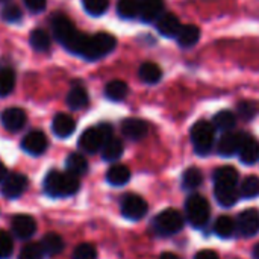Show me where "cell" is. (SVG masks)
Here are the masks:
<instances>
[{
    "mask_svg": "<svg viewBox=\"0 0 259 259\" xmlns=\"http://www.w3.org/2000/svg\"><path fill=\"white\" fill-rule=\"evenodd\" d=\"M52 30L55 38L70 52L76 53V55H82L83 47L87 44L88 35L79 32L74 24L71 23V20L68 17H65L64 14H56L52 18Z\"/></svg>",
    "mask_w": 259,
    "mask_h": 259,
    "instance_id": "obj_1",
    "label": "cell"
},
{
    "mask_svg": "<svg viewBox=\"0 0 259 259\" xmlns=\"http://www.w3.org/2000/svg\"><path fill=\"white\" fill-rule=\"evenodd\" d=\"M80 182L79 176L70 173V171H58L52 170L47 173L44 179V190L52 197H68L79 191Z\"/></svg>",
    "mask_w": 259,
    "mask_h": 259,
    "instance_id": "obj_2",
    "label": "cell"
},
{
    "mask_svg": "<svg viewBox=\"0 0 259 259\" xmlns=\"http://www.w3.org/2000/svg\"><path fill=\"white\" fill-rule=\"evenodd\" d=\"M117 46V39L106 32H99L93 36L88 35L82 58L88 59V61H97L103 56H106L108 53H111Z\"/></svg>",
    "mask_w": 259,
    "mask_h": 259,
    "instance_id": "obj_3",
    "label": "cell"
},
{
    "mask_svg": "<svg viewBox=\"0 0 259 259\" xmlns=\"http://www.w3.org/2000/svg\"><path fill=\"white\" fill-rule=\"evenodd\" d=\"M112 137V127L108 123L87 129L79 138V147L87 153H96L102 150L103 144Z\"/></svg>",
    "mask_w": 259,
    "mask_h": 259,
    "instance_id": "obj_4",
    "label": "cell"
},
{
    "mask_svg": "<svg viewBox=\"0 0 259 259\" xmlns=\"http://www.w3.org/2000/svg\"><path fill=\"white\" fill-rule=\"evenodd\" d=\"M185 214H187L188 223L193 228H196V229L203 228L208 223L209 214H211V208H209L208 200L200 194L190 196L185 202Z\"/></svg>",
    "mask_w": 259,
    "mask_h": 259,
    "instance_id": "obj_5",
    "label": "cell"
},
{
    "mask_svg": "<svg viewBox=\"0 0 259 259\" xmlns=\"http://www.w3.org/2000/svg\"><path fill=\"white\" fill-rule=\"evenodd\" d=\"M215 138V127L209 121H197L191 127V141L194 146V150L199 155H208L214 146Z\"/></svg>",
    "mask_w": 259,
    "mask_h": 259,
    "instance_id": "obj_6",
    "label": "cell"
},
{
    "mask_svg": "<svg viewBox=\"0 0 259 259\" xmlns=\"http://www.w3.org/2000/svg\"><path fill=\"white\" fill-rule=\"evenodd\" d=\"M185 225L184 215L176 211V209H164L162 212H159L155 219H153V228L159 235H175L179 231H182Z\"/></svg>",
    "mask_w": 259,
    "mask_h": 259,
    "instance_id": "obj_7",
    "label": "cell"
},
{
    "mask_svg": "<svg viewBox=\"0 0 259 259\" xmlns=\"http://www.w3.org/2000/svg\"><path fill=\"white\" fill-rule=\"evenodd\" d=\"M121 212L127 220H141L147 214V203L137 194H127L121 200Z\"/></svg>",
    "mask_w": 259,
    "mask_h": 259,
    "instance_id": "obj_8",
    "label": "cell"
},
{
    "mask_svg": "<svg viewBox=\"0 0 259 259\" xmlns=\"http://www.w3.org/2000/svg\"><path fill=\"white\" fill-rule=\"evenodd\" d=\"M237 231L243 237H255L259 232V211L255 208L243 211L237 219Z\"/></svg>",
    "mask_w": 259,
    "mask_h": 259,
    "instance_id": "obj_9",
    "label": "cell"
},
{
    "mask_svg": "<svg viewBox=\"0 0 259 259\" xmlns=\"http://www.w3.org/2000/svg\"><path fill=\"white\" fill-rule=\"evenodd\" d=\"M29 185V181L24 175L11 173L2 182V194L6 199H17L20 197Z\"/></svg>",
    "mask_w": 259,
    "mask_h": 259,
    "instance_id": "obj_10",
    "label": "cell"
},
{
    "mask_svg": "<svg viewBox=\"0 0 259 259\" xmlns=\"http://www.w3.org/2000/svg\"><path fill=\"white\" fill-rule=\"evenodd\" d=\"M246 137L247 135L243 132H226L219 141V153L223 156H234L240 152Z\"/></svg>",
    "mask_w": 259,
    "mask_h": 259,
    "instance_id": "obj_11",
    "label": "cell"
},
{
    "mask_svg": "<svg viewBox=\"0 0 259 259\" xmlns=\"http://www.w3.org/2000/svg\"><path fill=\"white\" fill-rule=\"evenodd\" d=\"M0 120H2V124L6 131L18 132L20 129L24 127L27 115L21 108H8L2 112Z\"/></svg>",
    "mask_w": 259,
    "mask_h": 259,
    "instance_id": "obj_12",
    "label": "cell"
},
{
    "mask_svg": "<svg viewBox=\"0 0 259 259\" xmlns=\"http://www.w3.org/2000/svg\"><path fill=\"white\" fill-rule=\"evenodd\" d=\"M47 144H49V143H47V138H46V135H44L41 131H32V132H29V134L23 138V141H21V149H23L26 153L36 156V155H41V153L46 152Z\"/></svg>",
    "mask_w": 259,
    "mask_h": 259,
    "instance_id": "obj_13",
    "label": "cell"
},
{
    "mask_svg": "<svg viewBox=\"0 0 259 259\" xmlns=\"http://www.w3.org/2000/svg\"><path fill=\"white\" fill-rule=\"evenodd\" d=\"M11 226H12V232L17 238L20 240H27L30 238L35 231H36V223L35 220L30 217V215H15L11 222Z\"/></svg>",
    "mask_w": 259,
    "mask_h": 259,
    "instance_id": "obj_14",
    "label": "cell"
},
{
    "mask_svg": "<svg viewBox=\"0 0 259 259\" xmlns=\"http://www.w3.org/2000/svg\"><path fill=\"white\" fill-rule=\"evenodd\" d=\"M182 24L181 20L175 15V14H161L156 20V29L161 35L167 36V38H176L179 30H181Z\"/></svg>",
    "mask_w": 259,
    "mask_h": 259,
    "instance_id": "obj_15",
    "label": "cell"
},
{
    "mask_svg": "<svg viewBox=\"0 0 259 259\" xmlns=\"http://www.w3.org/2000/svg\"><path fill=\"white\" fill-rule=\"evenodd\" d=\"M121 132L126 138L132 140V141H138L143 140L147 132H149V126L144 120L140 118H126L121 123Z\"/></svg>",
    "mask_w": 259,
    "mask_h": 259,
    "instance_id": "obj_16",
    "label": "cell"
},
{
    "mask_svg": "<svg viewBox=\"0 0 259 259\" xmlns=\"http://www.w3.org/2000/svg\"><path fill=\"white\" fill-rule=\"evenodd\" d=\"M137 2H138V9H140V17L143 21L150 23L153 20H158L164 8L162 0H137Z\"/></svg>",
    "mask_w": 259,
    "mask_h": 259,
    "instance_id": "obj_17",
    "label": "cell"
},
{
    "mask_svg": "<svg viewBox=\"0 0 259 259\" xmlns=\"http://www.w3.org/2000/svg\"><path fill=\"white\" fill-rule=\"evenodd\" d=\"M215 190V199L222 206H234L238 199H240V190L237 188V185H214Z\"/></svg>",
    "mask_w": 259,
    "mask_h": 259,
    "instance_id": "obj_18",
    "label": "cell"
},
{
    "mask_svg": "<svg viewBox=\"0 0 259 259\" xmlns=\"http://www.w3.org/2000/svg\"><path fill=\"white\" fill-rule=\"evenodd\" d=\"M52 129H53L56 137L67 138L74 132L76 121L67 114H56L55 118H53V123H52Z\"/></svg>",
    "mask_w": 259,
    "mask_h": 259,
    "instance_id": "obj_19",
    "label": "cell"
},
{
    "mask_svg": "<svg viewBox=\"0 0 259 259\" xmlns=\"http://www.w3.org/2000/svg\"><path fill=\"white\" fill-rule=\"evenodd\" d=\"M238 155H240V159L244 164H247V165H252V164L258 162L259 143L255 138H252V137L247 135L246 140H244V143H243V146H241V149H240V152H238Z\"/></svg>",
    "mask_w": 259,
    "mask_h": 259,
    "instance_id": "obj_20",
    "label": "cell"
},
{
    "mask_svg": "<svg viewBox=\"0 0 259 259\" xmlns=\"http://www.w3.org/2000/svg\"><path fill=\"white\" fill-rule=\"evenodd\" d=\"M176 39H178L179 46H182L185 49L193 47L200 39V29L194 24H185L181 27Z\"/></svg>",
    "mask_w": 259,
    "mask_h": 259,
    "instance_id": "obj_21",
    "label": "cell"
},
{
    "mask_svg": "<svg viewBox=\"0 0 259 259\" xmlns=\"http://www.w3.org/2000/svg\"><path fill=\"white\" fill-rule=\"evenodd\" d=\"M138 76L144 83L153 85V83H158L161 80L162 70L155 62H144V64H141V67L138 70Z\"/></svg>",
    "mask_w": 259,
    "mask_h": 259,
    "instance_id": "obj_22",
    "label": "cell"
},
{
    "mask_svg": "<svg viewBox=\"0 0 259 259\" xmlns=\"http://www.w3.org/2000/svg\"><path fill=\"white\" fill-rule=\"evenodd\" d=\"M129 179H131V170L126 165H121V164L112 165L106 173V181L114 187L126 185L129 182Z\"/></svg>",
    "mask_w": 259,
    "mask_h": 259,
    "instance_id": "obj_23",
    "label": "cell"
},
{
    "mask_svg": "<svg viewBox=\"0 0 259 259\" xmlns=\"http://www.w3.org/2000/svg\"><path fill=\"white\" fill-rule=\"evenodd\" d=\"M39 244H41L44 253L49 255V256H55V255L61 253L62 249H64V240H62V237L58 235V234H55V232L46 234L44 238H42V241Z\"/></svg>",
    "mask_w": 259,
    "mask_h": 259,
    "instance_id": "obj_24",
    "label": "cell"
},
{
    "mask_svg": "<svg viewBox=\"0 0 259 259\" xmlns=\"http://www.w3.org/2000/svg\"><path fill=\"white\" fill-rule=\"evenodd\" d=\"M127 93H129L127 83L123 82V80H118V79L108 82L106 87H105V96H106L109 100H114V102L123 100V99L127 96Z\"/></svg>",
    "mask_w": 259,
    "mask_h": 259,
    "instance_id": "obj_25",
    "label": "cell"
},
{
    "mask_svg": "<svg viewBox=\"0 0 259 259\" xmlns=\"http://www.w3.org/2000/svg\"><path fill=\"white\" fill-rule=\"evenodd\" d=\"M67 105L71 109H82L88 105V93L83 87H73L67 94Z\"/></svg>",
    "mask_w": 259,
    "mask_h": 259,
    "instance_id": "obj_26",
    "label": "cell"
},
{
    "mask_svg": "<svg viewBox=\"0 0 259 259\" xmlns=\"http://www.w3.org/2000/svg\"><path fill=\"white\" fill-rule=\"evenodd\" d=\"M123 155V143L118 138L111 137L102 147V156L105 161H117Z\"/></svg>",
    "mask_w": 259,
    "mask_h": 259,
    "instance_id": "obj_27",
    "label": "cell"
},
{
    "mask_svg": "<svg viewBox=\"0 0 259 259\" xmlns=\"http://www.w3.org/2000/svg\"><path fill=\"white\" fill-rule=\"evenodd\" d=\"M238 171L234 167H220L214 171V185H237Z\"/></svg>",
    "mask_w": 259,
    "mask_h": 259,
    "instance_id": "obj_28",
    "label": "cell"
},
{
    "mask_svg": "<svg viewBox=\"0 0 259 259\" xmlns=\"http://www.w3.org/2000/svg\"><path fill=\"white\" fill-rule=\"evenodd\" d=\"M212 124H214V127H217L220 131L231 132L237 124V117L232 111H220L214 115Z\"/></svg>",
    "mask_w": 259,
    "mask_h": 259,
    "instance_id": "obj_29",
    "label": "cell"
},
{
    "mask_svg": "<svg viewBox=\"0 0 259 259\" xmlns=\"http://www.w3.org/2000/svg\"><path fill=\"white\" fill-rule=\"evenodd\" d=\"M29 44L33 50L36 52H46L50 47V36L46 30L42 29H35L30 32L29 36Z\"/></svg>",
    "mask_w": 259,
    "mask_h": 259,
    "instance_id": "obj_30",
    "label": "cell"
},
{
    "mask_svg": "<svg viewBox=\"0 0 259 259\" xmlns=\"http://www.w3.org/2000/svg\"><path fill=\"white\" fill-rule=\"evenodd\" d=\"M65 165H67V171H70L76 176H80V175L87 173V170H88V162L83 158V155H80V153L68 155Z\"/></svg>",
    "mask_w": 259,
    "mask_h": 259,
    "instance_id": "obj_31",
    "label": "cell"
},
{
    "mask_svg": "<svg viewBox=\"0 0 259 259\" xmlns=\"http://www.w3.org/2000/svg\"><path fill=\"white\" fill-rule=\"evenodd\" d=\"M237 229V225L235 222L231 219V217H226V215H222L215 220V225H214V232L220 237V238H229L234 235Z\"/></svg>",
    "mask_w": 259,
    "mask_h": 259,
    "instance_id": "obj_32",
    "label": "cell"
},
{
    "mask_svg": "<svg viewBox=\"0 0 259 259\" xmlns=\"http://www.w3.org/2000/svg\"><path fill=\"white\" fill-rule=\"evenodd\" d=\"M15 85V73L11 68L0 70V97H6L12 93Z\"/></svg>",
    "mask_w": 259,
    "mask_h": 259,
    "instance_id": "obj_33",
    "label": "cell"
},
{
    "mask_svg": "<svg viewBox=\"0 0 259 259\" xmlns=\"http://www.w3.org/2000/svg\"><path fill=\"white\" fill-rule=\"evenodd\" d=\"M202 182H203V175H202V171H200L199 168H196V167L188 168V170L184 173V176H182V185H184V188H187V190H194V188L200 187Z\"/></svg>",
    "mask_w": 259,
    "mask_h": 259,
    "instance_id": "obj_34",
    "label": "cell"
},
{
    "mask_svg": "<svg viewBox=\"0 0 259 259\" xmlns=\"http://www.w3.org/2000/svg\"><path fill=\"white\" fill-rule=\"evenodd\" d=\"M240 196L246 199H253L259 196V178L258 176H247L241 187H240Z\"/></svg>",
    "mask_w": 259,
    "mask_h": 259,
    "instance_id": "obj_35",
    "label": "cell"
},
{
    "mask_svg": "<svg viewBox=\"0 0 259 259\" xmlns=\"http://www.w3.org/2000/svg\"><path fill=\"white\" fill-rule=\"evenodd\" d=\"M117 12L121 18H135L140 15L138 2L137 0H118Z\"/></svg>",
    "mask_w": 259,
    "mask_h": 259,
    "instance_id": "obj_36",
    "label": "cell"
},
{
    "mask_svg": "<svg viewBox=\"0 0 259 259\" xmlns=\"http://www.w3.org/2000/svg\"><path fill=\"white\" fill-rule=\"evenodd\" d=\"M82 3L90 15H102L109 6V0H82Z\"/></svg>",
    "mask_w": 259,
    "mask_h": 259,
    "instance_id": "obj_37",
    "label": "cell"
},
{
    "mask_svg": "<svg viewBox=\"0 0 259 259\" xmlns=\"http://www.w3.org/2000/svg\"><path fill=\"white\" fill-rule=\"evenodd\" d=\"M44 250L41 247V244H36V243H30V244H26L20 255L18 259H42L44 258Z\"/></svg>",
    "mask_w": 259,
    "mask_h": 259,
    "instance_id": "obj_38",
    "label": "cell"
},
{
    "mask_svg": "<svg viewBox=\"0 0 259 259\" xmlns=\"http://www.w3.org/2000/svg\"><path fill=\"white\" fill-rule=\"evenodd\" d=\"M73 259H97V250L93 244L82 243L74 249Z\"/></svg>",
    "mask_w": 259,
    "mask_h": 259,
    "instance_id": "obj_39",
    "label": "cell"
},
{
    "mask_svg": "<svg viewBox=\"0 0 259 259\" xmlns=\"http://www.w3.org/2000/svg\"><path fill=\"white\" fill-rule=\"evenodd\" d=\"M12 238L8 232L0 229V259H8L12 255Z\"/></svg>",
    "mask_w": 259,
    "mask_h": 259,
    "instance_id": "obj_40",
    "label": "cell"
},
{
    "mask_svg": "<svg viewBox=\"0 0 259 259\" xmlns=\"http://www.w3.org/2000/svg\"><path fill=\"white\" fill-rule=\"evenodd\" d=\"M2 18L8 23H15L21 18V9L17 5L9 3L2 9Z\"/></svg>",
    "mask_w": 259,
    "mask_h": 259,
    "instance_id": "obj_41",
    "label": "cell"
},
{
    "mask_svg": "<svg viewBox=\"0 0 259 259\" xmlns=\"http://www.w3.org/2000/svg\"><path fill=\"white\" fill-rule=\"evenodd\" d=\"M237 111H238V115L244 120H250L255 117L256 114V106L252 103V102H241L238 103L237 106Z\"/></svg>",
    "mask_w": 259,
    "mask_h": 259,
    "instance_id": "obj_42",
    "label": "cell"
},
{
    "mask_svg": "<svg viewBox=\"0 0 259 259\" xmlns=\"http://www.w3.org/2000/svg\"><path fill=\"white\" fill-rule=\"evenodd\" d=\"M24 5L32 12H41V11H44L47 0H24Z\"/></svg>",
    "mask_w": 259,
    "mask_h": 259,
    "instance_id": "obj_43",
    "label": "cell"
},
{
    "mask_svg": "<svg viewBox=\"0 0 259 259\" xmlns=\"http://www.w3.org/2000/svg\"><path fill=\"white\" fill-rule=\"evenodd\" d=\"M194 259H220L214 250H200L196 253Z\"/></svg>",
    "mask_w": 259,
    "mask_h": 259,
    "instance_id": "obj_44",
    "label": "cell"
},
{
    "mask_svg": "<svg viewBox=\"0 0 259 259\" xmlns=\"http://www.w3.org/2000/svg\"><path fill=\"white\" fill-rule=\"evenodd\" d=\"M6 176H8V170H6V167L3 165V162H0V184L5 181Z\"/></svg>",
    "mask_w": 259,
    "mask_h": 259,
    "instance_id": "obj_45",
    "label": "cell"
},
{
    "mask_svg": "<svg viewBox=\"0 0 259 259\" xmlns=\"http://www.w3.org/2000/svg\"><path fill=\"white\" fill-rule=\"evenodd\" d=\"M159 259H179V258H178L175 253H170V252H168V253H162V255L159 256Z\"/></svg>",
    "mask_w": 259,
    "mask_h": 259,
    "instance_id": "obj_46",
    "label": "cell"
},
{
    "mask_svg": "<svg viewBox=\"0 0 259 259\" xmlns=\"http://www.w3.org/2000/svg\"><path fill=\"white\" fill-rule=\"evenodd\" d=\"M253 258L259 259V244H256L255 249H253Z\"/></svg>",
    "mask_w": 259,
    "mask_h": 259,
    "instance_id": "obj_47",
    "label": "cell"
}]
</instances>
